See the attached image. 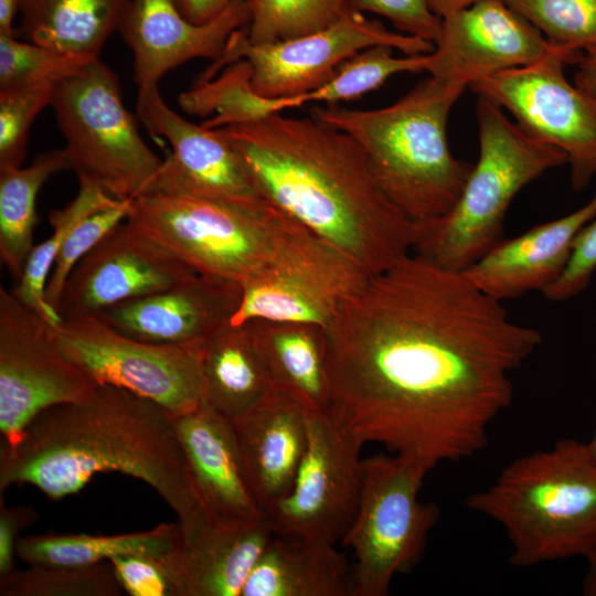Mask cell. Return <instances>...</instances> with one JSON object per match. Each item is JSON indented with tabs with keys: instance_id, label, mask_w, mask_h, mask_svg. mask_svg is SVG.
I'll use <instances>...</instances> for the list:
<instances>
[{
	"instance_id": "cb8c5ba5",
	"label": "cell",
	"mask_w": 596,
	"mask_h": 596,
	"mask_svg": "<svg viewBox=\"0 0 596 596\" xmlns=\"http://www.w3.org/2000/svg\"><path fill=\"white\" fill-rule=\"evenodd\" d=\"M173 422L201 505L225 519L264 517L244 477L233 423L203 403Z\"/></svg>"
},
{
	"instance_id": "8992f818",
	"label": "cell",
	"mask_w": 596,
	"mask_h": 596,
	"mask_svg": "<svg viewBox=\"0 0 596 596\" xmlns=\"http://www.w3.org/2000/svg\"><path fill=\"white\" fill-rule=\"evenodd\" d=\"M479 158L444 215L415 222L412 252L450 270L464 272L504 238V220L515 195L550 169L567 163L558 148L535 139L502 108L479 97Z\"/></svg>"
},
{
	"instance_id": "9c48e42d",
	"label": "cell",
	"mask_w": 596,
	"mask_h": 596,
	"mask_svg": "<svg viewBox=\"0 0 596 596\" xmlns=\"http://www.w3.org/2000/svg\"><path fill=\"white\" fill-rule=\"evenodd\" d=\"M432 467L403 455L363 459L361 496L355 517L341 540L356 560L354 596H386L392 579L419 562L438 508L419 500Z\"/></svg>"
},
{
	"instance_id": "52a82bcc",
	"label": "cell",
	"mask_w": 596,
	"mask_h": 596,
	"mask_svg": "<svg viewBox=\"0 0 596 596\" xmlns=\"http://www.w3.org/2000/svg\"><path fill=\"white\" fill-rule=\"evenodd\" d=\"M290 220L269 202L160 193L132 200L127 217L195 270L241 286L266 264Z\"/></svg>"
},
{
	"instance_id": "3957f363",
	"label": "cell",
	"mask_w": 596,
	"mask_h": 596,
	"mask_svg": "<svg viewBox=\"0 0 596 596\" xmlns=\"http://www.w3.org/2000/svg\"><path fill=\"white\" fill-rule=\"evenodd\" d=\"M114 471L153 488L183 533L207 513L193 489L173 416L120 387L97 385L86 400L42 412L14 446L0 451L1 493L31 485L60 500L95 475Z\"/></svg>"
},
{
	"instance_id": "2e32d148",
	"label": "cell",
	"mask_w": 596,
	"mask_h": 596,
	"mask_svg": "<svg viewBox=\"0 0 596 596\" xmlns=\"http://www.w3.org/2000/svg\"><path fill=\"white\" fill-rule=\"evenodd\" d=\"M136 110L147 130L164 138L171 147L145 194L190 195L242 204L267 202L219 131L190 123L172 110L158 85L138 88Z\"/></svg>"
},
{
	"instance_id": "1f68e13d",
	"label": "cell",
	"mask_w": 596,
	"mask_h": 596,
	"mask_svg": "<svg viewBox=\"0 0 596 596\" xmlns=\"http://www.w3.org/2000/svg\"><path fill=\"white\" fill-rule=\"evenodd\" d=\"M116 200L118 199L94 184L79 182L77 195L66 206L49 213L53 232L33 247L20 279L10 291L51 324H55L61 318L47 304L45 288L62 243L83 219Z\"/></svg>"
},
{
	"instance_id": "7bdbcfd3",
	"label": "cell",
	"mask_w": 596,
	"mask_h": 596,
	"mask_svg": "<svg viewBox=\"0 0 596 596\" xmlns=\"http://www.w3.org/2000/svg\"><path fill=\"white\" fill-rule=\"evenodd\" d=\"M180 12L193 23H204L236 1L248 0H174Z\"/></svg>"
},
{
	"instance_id": "8fae6325",
	"label": "cell",
	"mask_w": 596,
	"mask_h": 596,
	"mask_svg": "<svg viewBox=\"0 0 596 596\" xmlns=\"http://www.w3.org/2000/svg\"><path fill=\"white\" fill-rule=\"evenodd\" d=\"M583 55L556 49L532 64L469 85L478 97L507 109L530 136L561 149L577 192L596 174V100L572 84L564 70L577 64Z\"/></svg>"
},
{
	"instance_id": "4fadbf2b",
	"label": "cell",
	"mask_w": 596,
	"mask_h": 596,
	"mask_svg": "<svg viewBox=\"0 0 596 596\" xmlns=\"http://www.w3.org/2000/svg\"><path fill=\"white\" fill-rule=\"evenodd\" d=\"M62 351L96 384L148 398L177 416L201 403L200 348L159 344L126 336L98 317L51 326Z\"/></svg>"
},
{
	"instance_id": "83f0119b",
	"label": "cell",
	"mask_w": 596,
	"mask_h": 596,
	"mask_svg": "<svg viewBox=\"0 0 596 596\" xmlns=\"http://www.w3.org/2000/svg\"><path fill=\"white\" fill-rule=\"evenodd\" d=\"M278 393L308 412H328L326 333L311 323L251 321Z\"/></svg>"
},
{
	"instance_id": "44dd1931",
	"label": "cell",
	"mask_w": 596,
	"mask_h": 596,
	"mask_svg": "<svg viewBox=\"0 0 596 596\" xmlns=\"http://www.w3.org/2000/svg\"><path fill=\"white\" fill-rule=\"evenodd\" d=\"M273 534L265 517L225 519L207 512L192 531L180 529L157 560L173 596H241Z\"/></svg>"
},
{
	"instance_id": "d6a6232c",
	"label": "cell",
	"mask_w": 596,
	"mask_h": 596,
	"mask_svg": "<svg viewBox=\"0 0 596 596\" xmlns=\"http://www.w3.org/2000/svg\"><path fill=\"white\" fill-rule=\"evenodd\" d=\"M251 43H272L323 30L356 11L349 0H248Z\"/></svg>"
},
{
	"instance_id": "30bf717a",
	"label": "cell",
	"mask_w": 596,
	"mask_h": 596,
	"mask_svg": "<svg viewBox=\"0 0 596 596\" xmlns=\"http://www.w3.org/2000/svg\"><path fill=\"white\" fill-rule=\"evenodd\" d=\"M371 277L347 253L291 219L266 264L242 284L230 323L270 320L326 329Z\"/></svg>"
},
{
	"instance_id": "ee69618b",
	"label": "cell",
	"mask_w": 596,
	"mask_h": 596,
	"mask_svg": "<svg viewBox=\"0 0 596 596\" xmlns=\"http://www.w3.org/2000/svg\"><path fill=\"white\" fill-rule=\"evenodd\" d=\"M575 84L596 100V54H584L579 60Z\"/></svg>"
},
{
	"instance_id": "277c9868",
	"label": "cell",
	"mask_w": 596,
	"mask_h": 596,
	"mask_svg": "<svg viewBox=\"0 0 596 596\" xmlns=\"http://www.w3.org/2000/svg\"><path fill=\"white\" fill-rule=\"evenodd\" d=\"M465 87L432 76L394 104L376 109L316 105L310 116L351 136L364 150L384 194L413 222L446 214L473 163L455 158L446 128Z\"/></svg>"
},
{
	"instance_id": "d6986e66",
	"label": "cell",
	"mask_w": 596,
	"mask_h": 596,
	"mask_svg": "<svg viewBox=\"0 0 596 596\" xmlns=\"http://www.w3.org/2000/svg\"><path fill=\"white\" fill-rule=\"evenodd\" d=\"M425 54L395 57L393 47L370 46L342 62L324 85L296 97H263L251 85V70L236 63L224 70L204 92V106L213 115L212 128L251 123L284 109L309 103L338 104L351 100L382 86L391 76L404 72L426 71Z\"/></svg>"
},
{
	"instance_id": "7402d4cb",
	"label": "cell",
	"mask_w": 596,
	"mask_h": 596,
	"mask_svg": "<svg viewBox=\"0 0 596 596\" xmlns=\"http://www.w3.org/2000/svg\"><path fill=\"white\" fill-rule=\"evenodd\" d=\"M246 1L230 4L204 23L189 21L174 0H131L120 34L134 54V78L139 87L158 85L187 61L221 57L231 35L249 22Z\"/></svg>"
},
{
	"instance_id": "4dcf8cb0",
	"label": "cell",
	"mask_w": 596,
	"mask_h": 596,
	"mask_svg": "<svg viewBox=\"0 0 596 596\" xmlns=\"http://www.w3.org/2000/svg\"><path fill=\"white\" fill-rule=\"evenodd\" d=\"M178 522L115 535L36 534L21 538L18 557L28 565L86 566L126 554L160 557L172 545Z\"/></svg>"
},
{
	"instance_id": "f1b7e54d",
	"label": "cell",
	"mask_w": 596,
	"mask_h": 596,
	"mask_svg": "<svg viewBox=\"0 0 596 596\" xmlns=\"http://www.w3.org/2000/svg\"><path fill=\"white\" fill-rule=\"evenodd\" d=\"M131 0H20V32L30 41L92 62L119 32Z\"/></svg>"
},
{
	"instance_id": "e0dca14e",
	"label": "cell",
	"mask_w": 596,
	"mask_h": 596,
	"mask_svg": "<svg viewBox=\"0 0 596 596\" xmlns=\"http://www.w3.org/2000/svg\"><path fill=\"white\" fill-rule=\"evenodd\" d=\"M127 219L72 269L61 296V319L97 317L118 304L168 289L194 273Z\"/></svg>"
},
{
	"instance_id": "6da1fadb",
	"label": "cell",
	"mask_w": 596,
	"mask_h": 596,
	"mask_svg": "<svg viewBox=\"0 0 596 596\" xmlns=\"http://www.w3.org/2000/svg\"><path fill=\"white\" fill-rule=\"evenodd\" d=\"M330 415L362 444L434 469L481 451L542 344L461 272L409 253L344 301L324 329Z\"/></svg>"
},
{
	"instance_id": "8d00e7d4",
	"label": "cell",
	"mask_w": 596,
	"mask_h": 596,
	"mask_svg": "<svg viewBox=\"0 0 596 596\" xmlns=\"http://www.w3.org/2000/svg\"><path fill=\"white\" fill-rule=\"evenodd\" d=\"M56 84L0 91V169L20 167L35 117L51 106Z\"/></svg>"
},
{
	"instance_id": "836d02e7",
	"label": "cell",
	"mask_w": 596,
	"mask_h": 596,
	"mask_svg": "<svg viewBox=\"0 0 596 596\" xmlns=\"http://www.w3.org/2000/svg\"><path fill=\"white\" fill-rule=\"evenodd\" d=\"M111 563L86 566L29 565L0 581L1 596H119Z\"/></svg>"
},
{
	"instance_id": "bcb514c9",
	"label": "cell",
	"mask_w": 596,
	"mask_h": 596,
	"mask_svg": "<svg viewBox=\"0 0 596 596\" xmlns=\"http://www.w3.org/2000/svg\"><path fill=\"white\" fill-rule=\"evenodd\" d=\"M585 557L588 566L583 581V594L586 596H596V546Z\"/></svg>"
},
{
	"instance_id": "5bb4252c",
	"label": "cell",
	"mask_w": 596,
	"mask_h": 596,
	"mask_svg": "<svg viewBox=\"0 0 596 596\" xmlns=\"http://www.w3.org/2000/svg\"><path fill=\"white\" fill-rule=\"evenodd\" d=\"M51 323L0 289V433L14 446L44 411L88 398L96 384L62 351Z\"/></svg>"
},
{
	"instance_id": "b9f144b4",
	"label": "cell",
	"mask_w": 596,
	"mask_h": 596,
	"mask_svg": "<svg viewBox=\"0 0 596 596\" xmlns=\"http://www.w3.org/2000/svg\"><path fill=\"white\" fill-rule=\"evenodd\" d=\"M38 519L35 510L26 505L7 507L1 497L0 503V581L13 574L18 568L19 533L31 526Z\"/></svg>"
},
{
	"instance_id": "e575fe53",
	"label": "cell",
	"mask_w": 596,
	"mask_h": 596,
	"mask_svg": "<svg viewBox=\"0 0 596 596\" xmlns=\"http://www.w3.org/2000/svg\"><path fill=\"white\" fill-rule=\"evenodd\" d=\"M553 46L596 54V0H502Z\"/></svg>"
},
{
	"instance_id": "f35d334b",
	"label": "cell",
	"mask_w": 596,
	"mask_h": 596,
	"mask_svg": "<svg viewBox=\"0 0 596 596\" xmlns=\"http://www.w3.org/2000/svg\"><path fill=\"white\" fill-rule=\"evenodd\" d=\"M356 11H369L391 21L404 34L436 42L441 31V18L430 0H349Z\"/></svg>"
},
{
	"instance_id": "9a60e30c",
	"label": "cell",
	"mask_w": 596,
	"mask_h": 596,
	"mask_svg": "<svg viewBox=\"0 0 596 596\" xmlns=\"http://www.w3.org/2000/svg\"><path fill=\"white\" fill-rule=\"evenodd\" d=\"M307 428L294 483L264 517L273 535L336 544L358 510L363 444L329 412H307Z\"/></svg>"
},
{
	"instance_id": "d590c367",
	"label": "cell",
	"mask_w": 596,
	"mask_h": 596,
	"mask_svg": "<svg viewBox=\"0 0 596 596\" xmlns=\"http://www.w3.org/2000/svg\"><path fill=\"white\" fill-rule=\"evenodd\" d=\"M88 63L30 41L0 34V91L57 84Z\"/></svg>"
},
{
	"instance_id": "ffe728a7",
	"label": "cell",
	"mask_w": 596,
	"mask_h": 596,
	"mask_svg": "<svg viewBox=\"0 0 596 596\" xmlns=\"http://www.w3.org/2000/svg\"><path fill=\"white\" fill-rule=\"evenodd\" d=\"M241 298L238 283L196 272L168 289L118 304L97 317L135 339L200 348L231 322Z\"/></svg>"
},
{
	"instance_id": "7a4b0ae2",
	"label": "cell",
	"mask_w": 596,
	"mask_h": 596,
	"mask_svg": "<svg viewBox=\"0 0 596 596\" xmlns=\"http://www.w3.org/2000/svg\"><path fill=\"white\" fill-rule=\"evenodd\" d=\"M216 130L267 202L371 276L412 253L415 222L384 194L363 148L344 131L281 114Z\"/></svg>"
},
{
	"instance_id": "484cf974",
	"label": "cell",
	"mask_w": 596,
	"mask_h": 596,
	"mask_svg": "<svg viewBox=\"0 0 596 596\" xmlns=\"http://www.w3.org/2000/svg\"><path fill=\"white\" fill-rule=\"evenodd\" d=\"M202 403L235 422L278 394L251 321L226 323L200 348Z\"/></svg>"
},
{
	"instance_id": "ba28073f",
	"label": "cell",
	"mask_w": 596,
	"mask_h": 596,
	"mask_svg": "<svg viewBox=\"0 0 596 596\" xmlns=\"http://www.w3.org/2000/svg\"><path fill=\"white\" fill-rule=\"evenodd\" d=\"M51 106L79 182L120 200L148 191L163 160L143 141L105 63L92 61L57 83Z\"/></svg>"
},
{
	"instance_id": "ab89813d",
	"label": "cell",
	"mask_w": 596,
	"mask_h": 596,
	"mask_svg": "<svg viewBox=\"0 0 596 596\" xmlns=\"http://www.w3.org/2000/svg\"><path fill=\"white\" fill-rule=\"evenodd\" d=\"M595 273L596 217L581 230L565 269L542 294L550 301L568 300L586 289Z\"/></svg>"
},
{
	"instance_id": "f6af8a7d",
	"label": "cell",
	"mask_w": 596,
	"mask_h": 596,
	"mask_svg": "<svg viewBox=\"0 0 596 596\" xmlns=\"http://www.w3.org/2000/svg\"><path fill=\"white\" fill-rule=\"evenodd\" d=\"M20 10V0H0V34L15 36L13 28Z\"/></svg>"
},
{
	"instance_id": "74e56055",
	"label": "cell",
	"mask_w": 596,
	"mask_h": 596,
	"mask_svg": "<svg viewBox=\"0 0 596 596\" xmlns=\"http://www.w3.org/2000/svg\"><path fill=\"white\" fill-rule=\"evenodd\" d=\"M132 200L113 204L83 219L61 245L45 288V298L57 313L64 284L75 265L116 225L128 217ZM58 315V313H57Z\"/></svg>"
},
{
	"instance_id": "ac0fdd59",
	"label": "cell",
	"mask_w": 596,
	"mask_h": 596,
	"mask_svg": "<svg viewBox=\"0 0 596 596\" xmlns=\"http://www.w3.org/2000/svg\"><path fill=\"white\" fill-rule=\"evenodd\" d=\"M441 21L426 72L447 85L466 88L480 78L532 64L560 49L502 0H477Z\"/></svg>"
},
{
	"instance_id": "d4e9b609",
	"label": "cell",
	"mask_w": 596,
	"mask_h": 596,
	"mask_svg": "<svg viewBox=\"0 0 596 596\" xmlns=\"http://www.w3.org/2000/svg\"><path fill=\"white\" fill-rule=\"evenodd\" d=\"M307 412L278 393L232 422L244 477L263 515L294 483L307 446Z\"/></svg>"
},
{
	"instance_id": "60d3db41",
	"label": "cell",
	"mask_w": 596,
	"mask_h": 596,
	"mask_svg": "<svg viewBox=\"0 0 596 596\" xmlns=\"http://www.w3.org/2000/svg\"><path fill=\"white\" fill-rule=\"evenodd\" d=\"M109 562L123 590L130 596H173L170 579L156 557L126 554Z\"/></svg>"
},
{
	"instance_id": "c3c4849f",
	"label": "cell",
	"mask_w": 596,
	"mask_h": 596,
	"mask_svg": "<svg viewBox=\"0 0 596 596\" xmlns=\"http://www.w3.org/2000/svg\"><path fill=\"white\" fill-rule=\"evenodd\" d=\"M588 451L593 459L596 461V425L592 438L586 443Z\"/></svg>"
},
{
	"instance_id": "603a6c76",
	"label": "cell",
	"mask_w": 596,
	"mask_h": 596,
	"mask_svg": "<svg viewBox=\"0 0 596 596\" xmlns=\"http://www.w3.org/2000/svg\"><path fill=\"white\" fill-rule=\"evenodd\" d=\"M596 217V194L579 209L503 238L464 275L481 291L504 301L543 291L565 269L576 236Z\"/></svg>"
},
{
	"instance_id": "5b68a950",
	"label": "cell",
	"mask_w": 596,
	"mask_h": 596,
	"mask_svg": "<svg viewBox=\"0 0 596 596\" xmlns=\"http://www.w3.org/2000/svg\"><path fill=\"white\" fill-rule=\"evenodd\" d=\"M466 505L503 528L513 566L585 556L596 546V461L586 443L558 440L511 461Z\"/></svg>"
},
{
	"instance_id": "7dc6e473",
	"label": "cell",
	"mask_w": 596,
	"mask_h": 596,
	"mask_svg": "<svg viewBox=\"0 0 596 596\" xmlns=\"http://www.w3.org/2000/svg\"><path fill=\"white\" fill-rule=\"evenodd\" d=\"M476 1L477 0H430V4L436 14L444 18Z\"/></svg>"
},
{
	"instance_id": "f546056e",
	"label": "cell",
	"mask_w": 596,
	"mask_h": 596,
	"mask_svg": "<svg viewBox=\"0 0 596 596\" xmlns=\"http://www.w3.org/2000/svg\"><path fill=\"white\" fill-rule=\"evenodd\" d=\"M63 170H71L65 148L40 153L28 167L0 169V257L15 281L35 246L38 194L50 177Z\"/></svg>"
},
{
	"instance_id": "7c38bea8",
	"label": "cell",
	"mask_w": 596,
	"mask_h": 596,
	"mask_svg": "<svg viewBox=\"0 0 596 596\" xmlns=\"http://www.w3.org/2000/svg\"><path fill=\"white\" fill-rule=\"evenodd\" d=\"M246 28L231 35L221 57L194 84L207 82L230 64L245 60L256 94L296 97L328 83L342 62L370 46L386 45L405 55L428 54L435 49L434 42L391 31L360 11L318 32L272 43H251Z\"/></svg>"
},
{
	"instance_id": "4316f807",
	"label": "cell",
	"mask_w": 596,
	"mask_h": 596,
	"mask_svg": "<svg viewBox=\"0 0 596 596\" xmlns=\"http://www.w3.org/2000/svg\"><path fill=\"white\" fill-rule=\"evenodd\" d=\"M241 596H354V571L336 544L273 535Z\"/></svg>"
}]
</instances>
